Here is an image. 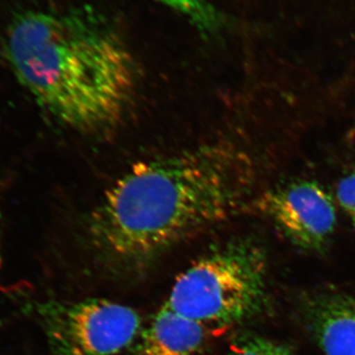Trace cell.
Listing matches in <instances>:
<instances>
[{"label": "cell", "mask_w": 355, "mask_h": 355, "mask_svg": "<svg viewBox=\"0 0 355 355\" xmlns=\"http://www.w3.org/2000/svg\"><path fill=\"white\" fill-rule=\"evenodd\" d=\"M254 183L251 159L227 142H207L133 166L89 217L104 258L139 266L198 231L241 212Z\"/></svg>", "instance_id": "1"}, {"label": "cell", "mask_w": 355, "mask_h": 355, "mask_svg": "<svg viewBox=\"0 0 355 355\" xmlns=\"http://www.w3.org/2000/svg\"><path fill=\"white\" fill-rule=\"evenodd\" d=\"M4 49L16 78L35 101L77 132L113 127L137 91L132 53L91 16L21 13L9 25Z\"/></svg>", "instance_id": "2"}, {"label": "cell", "mask_w": 355, "mask_h": 355, "mask_svg": "<svg viewBox=\"0 0 355 355\" xmlns=\"http://www.w3.org/2000/svg\"><path fill=\"white\" fill-rule=\"evenodd\" d=\"M265 268L263 254L254 245L217 248L178 277L164 305L207 327L232 326L263 305Z\"/></svg>", "instance_id": "3"}, {"label": "cell", "mask_w": 355, "mask_h": 355, "mask_svg": "<svg viewBox=\"0 0 355 355\" xmlns=\"http://www.w3.org/2000/svg\"><path fill=\"white\" fill-rule=\"evenodd\" d=\"M53 355H114L139 338L141 318L108 299L44 301L32 306Z\"/></svg>", "instance_id": "4"}, {"label": "cell", "mask_w": 355, "mask_h": 355, "mask_svg": "<svg viewBox=\"0 0 355 355\" xmlns=\"http://www.w3.org/2000/svg\"><path fill=\"white\" fill-rule=\"evenodd\" d=\"M254 205L291 241L304 249H322L335 232V202L316 181L296 180L282 184L266 191Z\"/></svg>", "instance_id": "5"}, {"label": "cell", "mask_w": 355, "mask_h": 355, "mask_svg": "<svg viewBox=\"0 0 355 355\" xmlns=\"http://www.w3.org/2000/svg\"><path fill=\"white\" fill-rule=\"evenodd\" d=\"M209 327L163 305L139 334L135 355H195L202 349Z\"/></svg>", "instance_id": "6"}, {"label": "cell", "mask_w": 355, "mask_h": 355, "mask_svg": "<svg viewBox=\"0 0 355 355\" xmlns=\"http://www.w3.org/2000/svg\"><path fill=\"white\" fill-rule=\"evenodd\" d=\"M309 317L324 355H355V297L324 296L311 306Z\"/></svg>", "instance_id": "7"}, {"label": "cell", "mask_w": 355, "mask_h": 355, "mask_svg": "<svg viewBox=\"0 0 355 355\" xmlns=\"http://www.w3.org/2000/svg\"><path fill=\"white\" fill-rule=\"evenodd\" d=\"M231 347L230 355H292L284 345L260 336L242 338Z\"/></svg>", "instance_id": "8"}, {"label": "cell", "mask_w": 355, "mask_h": 355, "mask_svg": "<svg viewBox=\"0 0 355 355\" xmlns=\"http://www.w3.org/2000/svg\"><path fill=\"white\" fill-rule=\"evenodd\" d=\"M336 198L355 228V170L343 176L336 184Z\"/></svg>", "instance_id": "9"}, {"label": "cell", "mask_w": 355, "mask_h": 355, "mask_svg": "<svg viewBox=\"0 0 355 355\" xmlns=\"http://www.w3.org/2000/svg\"><path fill=\"white\" fill-rule=\"evenodd\" d=\"M1 263H2L1 236H0V268H1Z\"/></svg>", "instance_id": "10"}]
</instances>
